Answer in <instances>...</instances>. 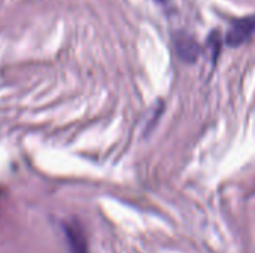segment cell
Here are the masks:
<instances>
[{
    "mask_svg": "<svg viewBox=\"0 0 255 253\" xmlns=\"http://www.w3.org/2000/svg\"><path fill=\"white\" fill-rule=\"evenodd\" d=\"M176 51L181 55V58L187 61H194L200 52L199 45L188 36H181L176 39Z\"/></svg>",
    "mask_w": 255,
    "mask_h": 253,
    "instance_id": "3",
    "label": "cell"
},
{
    "mask_svg": "<svg viewBox=\"0 0 255 253\" xmlns=\"http://www.w3.org/2000/svg\"><path fill=\"white\" fill-rule=\"evenodd\" d=\"M255 34V16H247L242 19H238L232 24L229 33H227V43L232 46H239L251 39Z\"/></svg>",
    "mask_w": 255,
    "mask_h": 253,
    "instance_id": "1",
    "label": "cell"
},
{
    "mask_svg": "<svg viewBox=\"0 0 255 253\" xmlns=\"http://www.w3.org/2000/svg\"><path fill=\"white\" fill-rule=\"evenodd\" d=\"M64 233H66V239H67V243H69L70 253H88L87 239L84 236V231L78 225L67 224L64 227Z\"/></svg>",
    "mask_w": 255,
    "mask_h": 253,
    "instance_id": "2",
    "label": "cell"
}]
</instances>
